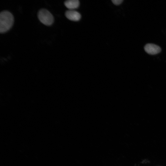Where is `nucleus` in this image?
I'll return each instance as SVG.
<instances>
[{"mask_svg":"<svg viewBox=\"0 0 166 166\" xmlns=\"http://www.w3.org/2000/svg\"><path fill=\"white\" fill-rule=\"evenodd\" d=\"M66 17L69 20L73 21H79L81 17V14L74 10H69L65 13Z\"/></svg>","mask_w":166,"mask_h":166,"instance_id":"4","label":"nucleus"},{"mask_svg":"<svg viewBox=\"0 0 166 166\" xmlns=\"http://www.w3.org/2000/svg\"><path fill=\"white\" fill-rule=\"evenodd\" d=\"M144 49L146 53L151 55L158 54L161 51V49L160 46L152 43L146 44L144 47Z\"/></svg>","mask_w":166,"mask_h":166,"instance_id":"3","label":"nucleus"},{"mask_svg":"<svg viewBox=\"0 0 166 166\" xmlns=\"http://www.w3.org/2000/svg\"><path fill=\"white\" fill-rule=\"evenodd\" d=\"M64 4L69 10H73L79 6L80 2L78 0H68L65 2Z\"/></svg>","mask_w":166,"mask_h":166,"instance_id":"5","label":"nucleus"},{"mask_svg":"<svg viewBox=\"0 0 166 166\" xmlns=\"http://www.w3.org/2000/svg\"><path fill=\"white\" fill-rule=\"evenodd\" d=\"M38 18L43 24L47 26L52 24L54 22L53 17L47 10L42 9L38 12Z\"/></svg>","mask_w":166,"mask_h":166,"instance_id":"2","label":"nucleus"},{"mask_svg":"<svg viewBox=\"0 0 166 166\" xmlns=\"http://www.w3.org/2000/svg\"><path fill=\"white\" fill-rule=\"evenodd\" d=\"M123 0H112V1L113 3L116 5H118L121 4L123 2Z\"/></svg>","mask_w":166,"mask_h":166,"instance_id":"6","label":"nucleus"},{"mask_svg":"<svg viewBox=\"0 0 166 166\" xmlns=\"http://www.w3.org/2000/svg\"><path fill=\"white\" fill-rule=\"evenodd\" d=\"M14 18L12 14L8 11L4 10L0 14V33H5L12 26Z\"/></svg>","mask_w":166,"mask_h":166,"instance_id":"1","label":"nucleus"}]
</instances>
